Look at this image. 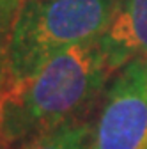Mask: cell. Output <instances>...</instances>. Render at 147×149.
<instances>
[{"mask_svg":"<svg viewBox=\"0 0 147 149\" xmlns=\"http://www.w3.org/2000/svg\"><path fill=\"white\" fill-rule=\"evenodd\" d=\"M114 74L99 37L55 55L32 77L0 96V140L7 149L80 121Z\"/></svg>","mask_w":147,"mask_h":149,"instance_id":"6da1fadb","label":"cell"},{"mask_svg":"<svg viewBox=\"0 0 147 149\" xmlns=\"http://www.w3.org/2000/svg\"><path fill=\"white\" fill-rule=\"evenodd\" d=\"M121 0H25L9 37V84L37 73L64 50L98 39Z\"/></svg>","mask_w":147,"mask_h":149,"instance_id":"7a4b0ae2","label":"cell"},{"mask_svg":"<svg viewBox=\"0 0 147 149\" xmlns=\"http://www.w3.org/2000/svg\"><path fill=\"white\" fill-rule=\"evenodd\" d=\"M89 149H147V62L122 66L90 123Z\"/></svg>","mask_w":147,"mask_h":149,"instance_id":"3957f363","label":"cell"},{"mask_svg":"<svg viewBox=\"0 0 147 149\" xmlns=\"http://www.w3.org/2000/svg\"><path fill=\"white\" fill-rule=\"evenodd\" d=\"M99 43L114 73L133 61L147 62V0H121Z\"/></svg>","mask_w":147,"mask_h":149,"instance_id":"277c9868","label":"cell"},{"mask_svg":"<svg viewBox=\"0 0 147 149\" xmlns=\"http://www.w3.org/2000/svg\"><path fill=\"white\" fill-rule=\"evenodd\" d=\"M90 123L80 119L35 137L18 149H89Z\"/></svg>","mask_w":147,"mask_h":149,"instance_id":"5b68a950","label":"cell"},{"mask_svg":"<svg viewBox=\"0 0 147 149\" xmlns=\"http://www.w3.org/2000/svg\"><path fill=\"white\" fill-rule=\"evenodd\" d=\"M25 0H0V29L11 34L16 16Z\"/></svg>","mask_w":147,"mask_h":149,"instance_id":"8992f818","label":"cell"},{"mask_svg":"<svg viewBox=\"0 0 147 149\" xmlns=\"http://www.w3.org/2000/svg\"><path fill=\"white\" fill-rule=\"evenodd\" d=\"M9 32L0 29V96L9 85Z\"/></svg>","mask_w":147,"mask_h":149,"instance_id":"52a82bcc","label":"cell"},{"mask_svg":"<svg viewBox=\"0 0 147 149\" xmlns=\"http://www.w3.org/2000/svg\"><path fill=\"white\" fill-rule=\"evenodd\" d=\"M0 149H7V147H6V144H4L2 140H0Z\"/></svg>","mask_w":147,"mask_h":149,"instance_id":"ba28073f","label":"cell"}]
</instances>
